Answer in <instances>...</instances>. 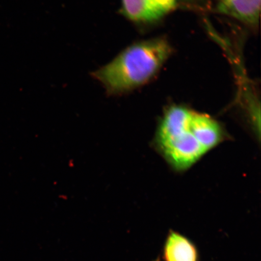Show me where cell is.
Wrapping results in <instances>:
<instances>
[{"mask_svg": "<svg viewBox=\"0 0 261 261\" xmlns=\"http://www.w3.org/2000/svg\"><path fill=\"white\" fill-rule=\"evenodd\" d=\"M165 257L166 261H197V252L187 238L171 231L166 240Z\"/></svg>", "mask_w": 261, "mask_h": 261, "instance_id": "5b68a950", "label": "cell"}, {"mask_svg": "<svg viewBox=\"0 0 261 261\" xmlns=\"http://www.w3.org/2000/svg\"><path fill=\"white\" fill-rule=\"evenodd\" d=\"M228 137L223 124L213 117L188 107L172 105L160 118L153 146L172 169L182 172Z\"/></svg>", "mask_w": 261, "mask_h": 261, "instance_id": "6da1fadb", "label": "cell"}, {"mask_svg": "<svg viewBox=\"0 0 261 261\" xmlns=\"http://www.w3.org/2000/svg\"><path fill=\"white\" fill-rule=\"evenodd\" d=\"M178 0H121L120 14L136 24H148L164 17Z\"/></svg>", "mask_w": 261, "mask_h": 261, "instance_id": "3957f363", "label": "cell"}, {"mask_svg": "<svg viewBox=\"0 0 261 261\" xmlns=\"http://www.w3.org/2000/svg\"><path fill=\"white\" fill-rule=\"evenodd\" d=\"M154 261H161V260H159V259H156V260H154Z\"/></svg>", "mask_w": 261, "mask_h": 261, "instance_id": "8992f818", "label": "cell"}, {"mask_svg": "<svg viewBox=\"0 0 261 261\" xmlns=\"http://www.w3.org/2000/svg\"><path fill=\"white\" fill-rule=\"evenodd\" d=\"M217 10L244 24L256 26L260 19V0H219Z\"/></svg>", "mask_w": 261, "mask_h": 261, "instance_id": "277c9868", "label": "cell"}, {"mask_svg": "<svg viewBox=\"0 0 261 261\" xmlns=\"http://www.w3.org/2000/svg\"><path fill=\"white\" fill-rule=\"evenodd\" d=\"M171 53V45L165 39L137 42L93 71L91 76L102 85L109 95H121L148 83Z\"/></svg>", "mask_w": 261, "mask_h": 261, "instance_id": "7a4b0ae2", "label": "cell"}]
</instances>
